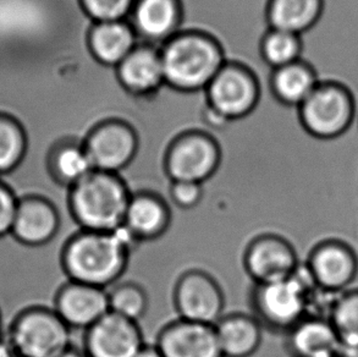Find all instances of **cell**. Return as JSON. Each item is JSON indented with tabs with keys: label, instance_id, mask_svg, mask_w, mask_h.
<instances>
[{
	"label": "cell",
	"instance_id": "6da1fadb",
	"mask_svg": "<svg viewBox=\"0 0 358 357\" xmlns=\"http://www.w3.org/2000/svg\"><path fill=\"white\" fill-rule=\"evenodd\" d=\"M138 245L124 225L110 232L80 229L64 244L60 265L69 280L108 290L119 283Z\"/></svg>",
	"mask_w": 358,
	"mask_h": 357
},
{
	"label": "cell",
	"instance_id": "7a4b0ae2",
	"mask_svg": "<svg viewBox=\"0 0 358 357\" xmlns=\"http://www.w3.org/2000/svg\"><path fill=\"white\" fill-rule=\"evenodd\" d=\"M132 193L122 175L93 170L69 188V212L81 230L114 232L124 225Z\"/></svg>",
	"mask_w": 358,
	"mask_h": 357
},
{
	"label": "cell",
	"instance_id": "3957f363",
	"mask_svg": "<svg viewBox=\"0 0 358 357\" xmlns=\"http://www.w3.org/2000/svg\"><path fill=\"white\" fill-rule=\"evenodd\" d=\"M320 290L305 265H301L295 274L286 279L255 284L251 293L253 316L263 327L287 333L302 319L310 316L315 294Z\"/></svg>",
	"mask_w": 358,
	"mask_h": 357
},
{
	"label": "cell",
	"instance_id": "277c9868",
	"mask_svg": "<svg viewBox=\"0 0 358 357\" xmlns=\"http://www.w3.org/2000/svg\"><path fill=\"white\" fill-rule=\"evenodd\" d=\"M165 83L184 91L206 90L224 68L217 43L199 34H178L160 48Z\"/></svg>",
	"mask_w": 358,
	"mask_h": 357
},
{
	"label": "cell",
	"instance_id": "5b68a950",
	"mask_svg": "<svg viewBox=\"0 0 358 357\" xmlns=\"http://www.w3.org/2000/svg\"><path fill=\"white\" fill-rule=\"evenodd\" d=\"M356 111V99L348 86L320 80L313 93L297 108V116L306 135L328 141L350 130Z\"/></svg>",
	"mask_w": 358,
	"mask_h": 357
},
{
	"label": "cell",
	"instance_id": "8992f818",
	"mask_svg": "<svg viewBox=\"0 0 358 357\" xmlns=\"http://www.w3.org/2000/svg\"><path fill=\"white\" fill-rule=\"evenodd\" d=\"M71 330L54 309L29 306L15 316L5 335L19 357H59L73 348Z\"/></svg>",
	"mask_w": 358,
	"mask_h": 357
},
{
	"label": "cell",
	"instance_id": "52a82bcc",
	"mask_svg": "<svg viewBox=\"0 0 358 357\" xmlns=\"http://www.w3.org/2000/svg\"><path fill=\"white\" fill-rule=\"evenodd\" d=\"M222 155L217 144L202 134L181 136L170 146L163 163L169 181L203 183L218 174Z\"/></svg>",
	"mask_w": 358,
	"mask_h": 357
},
{
	"label": "cell",
	"instance_id": "ba28073f",
	"mask_svg": "<svg viewBox=\"0 0 358 357\" xmlns=\"http://www.w3.org/2000/svg\"><path fill=\"white\" fill-rule=\"evenodd\" d=\"M179 318L215 326L223 318L225 296L214 276L202 270H189L180 275L173 293Z\"/></svg>",
	"mask_w": 358,
	"mask_h": 357
},
{
	"label": "cell",
	"instance_id": "9c48e42d",
	"mask_svg": "<svg viewBox=\"0 0 358 357\" xmlns=\"http://www.w3.org/2000/svg\"><path fill=\"white\" fill-rule=\"evenodd\" d=\"M306 270L315 284L328 294L350 289L358 275V256L349 244L327 239L310 250Z\"/></svg>",
	"mask_w": 358,
	"mask_h": 357
},
{
	"label": "cell",
	"instance_id": "30bf717a",
	"mask_svg": "<svg viewBox=\"0 0 358 357\" xmlns=\"http://www.w3.org/2000/svg\"><path fill=\"white\" fill-rule=\"evenodd\" d=\"M243 268L255 284L286 279L301 266L295 247L278 234H261L248 242L243 252Z\"/></svg>",
	"mask_w": 358,
	"mask_h": 357
},
{
	"label": "cell",
	"instance_id": "8fae6325",
	"mask_svg": "<svg viewBox=\"0 0 358 357\" xmlns=\"http://www.w3.org/2000/svg\"><path fill=\"white\" fill-rule=\"evenodd\" d=\"M83 146L93 169L121 175L134 163L138 148L135 134L120 122L98 126Z\"/></svg>",
	"mask_w": 358,
	"mask_h": 357
},
{
	"label": "cell",
	"instance_id": "7c38bea8",
	"mask_svg": "<svg viewBox=\"0 0 358 357\" xmlns=\"http://www.w3.org/2000/svg\"><path fill=\"white\" fill-rule=\"evenodd\" d=\"M143 346L140 324L112 312L85 330L83 353L87 357H136Z\"/></svg>",
	"mask_w": 358,
	"mask_h": 357
},
{
	"label": "cell",
	"instance_id": "4fadbf2b",
	"mask_svg": "<svg viewBox=\"0 0 358 357\" xmlns=\"http://www.w3.org/2000/svg\"><path fill=\"white\" fill-rule=\"evenodd\" d=\"M60 224L58 208L49 198L29 193L19 197L10 235L24 246H44L53 241Z\"/></svg>",
	"mask_w": 358,
	"mask_h": 357
},
{
	"label": "cell",
	"instance_id": "5bb4252c",
	"mask_svg": "<svg viewBox=\"0 0 358 357\" xmlns=\"http://www.w3.org/2000/svg\"><path fill=\"white\" fill-rule=\"evenodd\" d=\"M53 309L69 328L87 330L110 312L108 290L68 280L54 296Z\"/></svg>",
	"mask_w": 358,
	"mask_h": 357
},
{
	"label": "cell",
	"instance_id": "9a60e30c",
	"mask_svg": "<svg viewBox=\"0 0 358 357\" xmlns=\"http://www.w3.org/2000/svg\"><path fill=\"white\" fill-rule=\"evenodd\" d=\"M155 346L164 357H224L214 326L186 319L164 326Z\"/></svg>",
	"mask_w": 358,
	"mask_h": 357
},
{
	"label": "cell",
	"instance_id": "2e32d148",
	"mask_svg": "<svg viewBox=\"0 0 358 357\" xmlns=\"http://www.w3.org/2000/svg\"><path fill=\"white\" fill-rule=\"evenodd\" d=\"M209 104L229 119L245 115L251 111L258 96L255 78L247 70L225 64L206 88Z\"/></svg>",
	"mask_w": 358,
	"mask_h": 357
},
{
	"label": "cell",
	"instance_id": "e0dca14e",
	"mask_svg": "<svg viewBox=\"0 0 358 357\" xmlns=\"http://www.w3.org/2000/svg\"><path fill=\"white\" fill-rule=\"evenodd\" d=\"M127 22L135 31L138 44H148L160 49L178 32L179 1L136 0Z\"/></svg>",
	"mask_w": 358,
	"mask_h": 357
},
{
	"label": "cell",
	"instance_id": "ac0fdd59",
	"mask_svg": "<svg viewBox=\"0 0 358 357\" xmlns=\"http://www.w3.org/2000/svg\"><path fill=\"white\" fill-rule=\"evenodd\" d=\"M171 219L173 214L166 200L159 193L143 190L132 193L124 227L140 244L155 241L169 230Z\"/></svg>",
	"mask_w": 358,
	"mask_h": 357
},
{
	"label": "cell",
	"instance_id": "d6986e66",
	"mask_svg": "<svg viewBox=\"0 0 358 357\" xmlns=\"http://www.w3.org/2000/svg\"><path fill=\"white\" fill-rule=\"evenodd\" d=\"M285 334L291 357H336L343 348L329 319L323 316H307Z\"/></svg>",
	"mask_w": 358,
	"mask_h": 357
},
{
	"label": "cell",
	"instance_id": "ffe728a7",
	"mask_svg": "<svg viewBox=\"0 0 358 357\" xmlns=\"http://www.w3.org/2000/svg\"><path fill=\"white\" fill-rule=\"evenodd\" d=\"M121 83L137 94H150L165 83L160 49L138 44L117 66Z\"/></svg>",
	"mask_w": 358,
	"mask_h": 357
},
{
	"label": "cell",
	"instance_id": "44dd1931",
	"mask_svg": "<svg viewBox=\"0 0 358 357\" xmlns=\"http://www.w3.org/2000/svg\"><path fill=\"white\" fill-rule=\"evenodd\" d=\"M224 357H251L259 350L263 326L251 314H224L214 326Z\"/></svg>",
	"mask_w": 358,
	"mask_h": 357
},
{
	"label": "cell",
	"instance_id": "7402d4cb",
	"mask_svg": "<svg viewBox=\"0 0 358 357\" xmlns=\"http://www.w3.org/2000/svg\"><path fill=\"white\" fill-rule=\"evenodd\" d=\"M90 46L101 63L117 68L138 46V39L127 21L96 22L90 34Z\"/></svg>",
	"mask_w": 358,
	"mask_h": 357
},
{
	"label": "cell",
	"instance_id": "603a6c76",
	"mask_svg": "<svg viewBox=\"0 0 358 357\" xmlns=\"http://www.w3.org/2000/svg\"><path fill=\"white\" fill-rule=\"evenodd\" d=\"M325 0H271L268 21L271 29L305 36L324 13Z\"/></svg>",
	"mask_w": 358,
	"mask_h": 357
},
{
	"label": "cell",
	"instance_id": "cb8c5ba5",
	"mask_svg": "<svg viewBox=\"0 0 358 357\" xmlns=\"http://www.w3.org/2000/svg\"><path fill=\"white\" fill-rule=\"evenodd\" d=\"M320 83L317 69L308 59H301L287 66L276 69L271 78V88L276 98L292 108H299Z\"/></svg>",
	"mask_w": 358,
	"mask_h": 357
},
{
	"label": "cell",
	"instance_id": "d4e9b609",
	"mask_svg": "<svg viewBox=\"0 0 358 357\" xmlns=\"http://www.w3.org/2000/svg\"><path fill=\"white\" fill-rule=\"evenodd\" d=\"M44 170L54 183L69 190L94 169L85 146L78 142H63L47 155Z\"/></svg>",
	"mask_w": 358,
	"mask_h": 357
},
{
	"label": "cell",
	"instance_id": "484cf974",
	"mask_svg": "<svg viewBox=\"0 0 358 357\" xmlns=\"http://www.w3.org/2000/svg\"><path fill=\"white\" fill-rule=\"evenodd\" d=\"M328 319L343 346L358 349V289L346 290L338 295Z\"/></svg>",
	"mask_w": 358,
	"mask_h": 357
},
{
	"label": "cell",
	"instance_id": "4316f807",
	"mask_svg": "<svg viewBox=\"0 0 358 357\" xmlns=\"http://www.w3.org/2000/svg\"><path fill=\"white\" fill-rule=\"evenodd\" d=\"M112 314L138 323L150 309V296L145 288L135 281H122L108 289Z\"/></svg>",
	"mask_w": 358,
	"mask_h": 357
},
{
	"label": "cell",
	"instance_id": "83f0119b",
	"mask_svg": "<svg viewBox=\"0 0 358 357\" xmlns=\"http://www.w3.org/2000/svg\"><path fill=\"white\" fill-rule=\"evenodd\" d=\"M27 144L19 124L0 116V178L14 174L24 165Z\"/></svg>",
	"mask_w": 358,
	"mask_h": 357
},
{
	"label": "cell",
	"instance_id": "f1b7e54d",
	"mask_svg": "<svg viewBox=\"0 0 358 357\" xmlns=\"http://www.w3.org/2000/svg\"><path fill=\"white\" fill-rule=\"evenodd\" d=\"M262 53L271 68H284L303 58L305 41L302 36L271 29L262 43Z\"/></svg>",
	"mask_w": 358,
	"mask_h": 357
},
{
	"label": "cell",
	"instance_id": "f546056e",
	"mask_svg": "<svg viewBox=\"0 0 358 357\" xmlns=\"http://www.w3.org/2000/svg\"><path fill=\"white\" fill-rule=\"evenodd\" d=\"M94 22L127 21L136 0H81Z\"/></svg>",
	"mask_w": 358,
	"mask_h": 357
},
{
	"label": "cell",
	"instance_id": "4dcf8cb0",
	"mask_svg": "<svg viewBox=\"0 0 358 357\" xmlns=\"http://www.w3.org/2000/svg\"><path fill=\"white\" fill-rule=\"evenodd\" d=\"M204 196L203 183L170 181L169 197L176 207L191 211L199 207Z\"/></svg>",
	"mask_w": 358,
	"mask_h": 357
},
{
	"label": "cell",
	"instance_id": "1f68e13d",
	"mask_svg": "<svg viewBox=\"0 0 358 357\" xmlns=\"http://www.w3.org/2000/svg\"><path fill=\"white\" fill-rule=\"evenodd\" d=\"M17 203L19 196L15 193L14 188L0 178V239L11 232Z\"/></svg>",
	"mask_w": 358,
	"mask_h": 357
},
{
	"label": "cell",
	"instance_id": "d6a6232c",
	"mask_svg": "<svg viewBox=\"0 0 358 357\" xmlns=\"http://www.w3.org/2000/svg\"><path fill=\"white\" fill-rule=\"evenodd\" d=\"M0 357H19L4 334L0 335Z\"/></svg>",
	"mask_w": 358,
	"mask_h": 357
},
{
	"label": "cell",
	"instance_id": "836d02e7",
	"mask_svg": "<svg viewBox=\"0 0 358 357\" xmlns=\"http://www.w3.org/2000/svg\"><path fill=\"white\" fill-rule=\"evenodd\" d=\"M136 357H164L163 354L160 353L159 349L155 345H145L141 349L140 353L137 354Z\"/></svg>",
	"mask_w": 358,
	"mask_h": 357
},
{
	"label": "cell",
	"instance_id": "e575fe53",
	"mask_svg": "<svg viewBox=\"0 0 358 357\" xmlns=\"http://www.w3.org/2000/svg\"><path fill=\"white\" fill-rule=\"evenodd\" d=\"M336 357H358V349L345 348L343 346Z\"/></svg>",
	"mask_w": 358,
	"mask_h": 357
},
{
	"label": "cell",
	"instance_id": "d590c367",
	"mask_svg": "<svg viewBox=\"0 0 358 357\" xmlns=\"http://www.w3.org/2000/svg\"><path fill=\"white\" fill-rule=\"evenodd\" d=\"M59 357H87L86 354L83 353V350H78V349H69L66 353H64L62 356Z\"/></svg>",
	"mask_w": 358,
	"mask_h": 357
},
{
	"label": "cell",
	"instance_id": "8d00e7d4",
	"mask_svg": "<svg viewBox=\"0 0 358 357\" xmlns=\"http://www.w3.org/2000/svg\"><path fill=\"white\" fill-rule=\"evenodd\" d=\"M1 326H3V317H1V311H0V335H1Z\"/></svg>",
	"mask_w": 358,
	"mask_h": 357
}]
</instances>
